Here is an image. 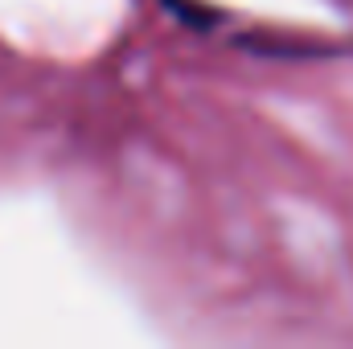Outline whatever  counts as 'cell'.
I'll return each mask as SVG.
<instances>
[{
    "mask_svg": "<svg viewBox=\"0 0 353 349\" xmlns=\"http://www.w3.org/2000/svg\"><path fill=\"white\" fill-rule=\"evenodd\" d=\"M169 8H173L176 21H185V25H193V29H210L214 25V12L205 8V4H193V0H165Z\"/></svg>",
    "mask_w": 353,
    "mask_h": 349,
    "instance_id": "cell-1",
    "label": "cell"
}]
</instances>
